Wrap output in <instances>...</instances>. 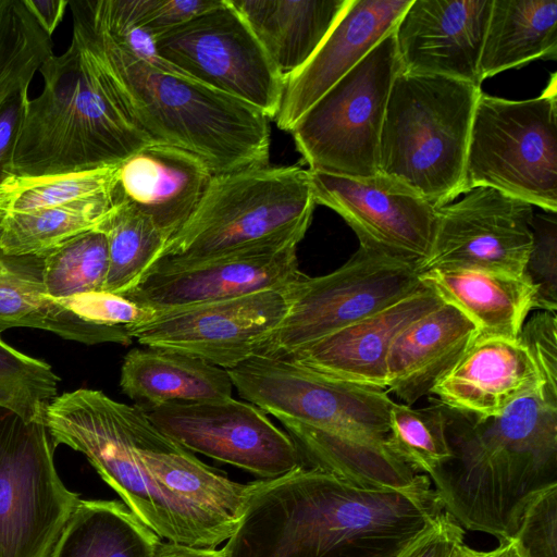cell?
<instances>
[{
  "label": "cell",
  "mask_w": 557,
  "mask_h": 557,
  "mask_svg": "<svg viewBox=\"0 0 557 557\" xmlns=\"http://www.w3.org/2000/svg\"><path fill=\"white\" fill-rule=\"evenodd\" d=\"M444 512L428 476L388 488L301 466L262 480L223 548L226 557H398Z\"/></svg>",
  "instance_id": "obj_1"
},
{
  "label": "cell",
  "mask_w": 557,
  "mask_h": 557,
  "mask_svg": "<svg viewBox=\"0 0 557 557\" xmlns=\"http://www.w3.org/2000/svg\"><path fill=\"white\" fill-rule=\"evenodd\" d=\"M450 456L426 476L463 529L508 540L530 502L557 485V389L545 385L497 417L446 408Z\"/></svg>",
  "instance_id": "obj_2"
},
{
  "label": "cell",
  "mask_w": 557,
  "mask_h": 557,
  "mask_svg": "<svg viewBox=\"0 0 557 557\" xmlns=\"http://www.w3.org/2000/svg\"><path fill=\"white\" fill-rule=\"evenodd\" d=\"M72 39L40 66V94L28 99L11 174L37 178L120 164L154 144L117 103L99 39L92 0L69 1Z\"/></svg>",
  "instance_id": "obj_3"
},
{
  "label": "cell",
  "mask_w": 557,
  "mask_h": 557,
  "mask_svg": "<svg viewBox=\"0 0 557 557\" xmlns=\"http://www.w3.org/2000/svg\"><path fill=\"white\" fill-rule=\"evenodd\" d=\"M94 10L108 74L127 119L153 143L185 149L213 175L268 165L270 119L259 109L211 88L158 55L137 57L109 33Z\"/></svg>",
  "instance_id": "obj_4"
},
{
  "label": "cell",
  "mask_w": 557,
  "mask_h": 557,
  "mask_svg": "<svg viewBox=\"0 0 557 557\" xmlns=\"http://www.w3.org/2000/svg\"><path fill=\"white\" fill-rule=\"evenodd\" d=\"M143 416L138 405L78 388L57 396L44 422L54 446L63 444L84 454L122 503L163 541L219 547L225 536L150 476L137 451Z\"/></svg>",
  "instance_id": "obj_5"
},
{
  "label": "cell",
  "mask_w": 557,
  "mask_h": 557,
  "mask_svg": "<svg viewBox=\"0 0 557 557\" xmlns=\"http://www.w3.org/2000/svg\"><path fill=\"white\" fill-rule=\"evenodd\" d=\"M481 87L401 71L388 96L379 172L397 178L434 207L462 194L472 117Z\"/></svg>",
  "instance_id": "obj_6"
},
{
  "label": "cell",
  "mask_w": 557,
  "mask_h": 557,
  "mask_svg": "<svg viewBox=\"0 0 557 557\" xmlns=\"http://www.w3.org/2000/svg\"><path fill=\"white\" fill-rule=\"evenodd\" d=\"M315 205L309 171L297 165L213 175L153 265L184 267L274 240L300 243Z\"/></svg>",
  "instance_id": "obj_7"
},
{
  "label": "cell",
  "mask_w": 557,
  "mask_h": 557,
  "mask_svg": "<svg viewBox=\"0 0 557 557\" xmlns=\"http://www.w3.org/2000/svg\"><path fill=\"white\" fill-rule=\"evenodd\" d=\"M479 186L556 213V74L532 99L509 100L481 91L471 123L462 194Z\"/></svg>",
  "instance_id": "obj_8"
},
{
  "label": "cell",
  "mask_w": 557,
  "mask_h": 557,
  "mask_svg": "<svg viewBox=\"0 0 557 557\" xmlns=\"http://www.w3.org/2000/svg\"><path fill=\"white\" fill-rule=\"evenodd\" d=\"M393 32L290 131L309 170L346 177L379 173L380 137L388 96L401 70Z\"/></svg>",
  "instance_id": "obj_9"
},
{
  "label": "cell",
  "mask_w": 557,
  "mask_h": 557,
  "mask_svg": "<svg viewBox=\"0 0 557 557\" xmlns=\"http://www.w3.org/2000/svg\"><path fill=\"white\" fill-rule=\"evenodd\" d=\"M45 422L0 408V557H51L81 498L60 479Z\"/></svg>",
  "instance_id": "obj_10"
},
{
  "label": "cell",
  "mask_w": 557,
  "mask_h": 557,
  "mask_svg": "<svg viewBox=\"0 0 557 557\" xmlns=\"http://www.w3.org/2000/svg\"><path fill=\"white\" fill-rule=\"evenodd\" d=\"M421 272L414 263L359 246L338 269L305 274L285 292L287 313L258 355L290 354L394 305L422 286Z\"/></svg>",
  "instance_id": "obj_11"
},
{
  "label": "cell",
  "mask_w": 557,
  "mask_h": 557,
  "mask_svg": "<svg viewBox=\"0 0 557 557\" xmlns=\"http://www.w3.org/2000/svg\"><path fill=\"white\" fill-rule=\"evenodd\" d=\"M227 371L242 398L284 426L388 436L395 401L386 389L331 379L281 356L255 355Z\"/></svg>",
  "instance_id": "obj_12"
},
{
  "label": "cell",
  "mask_w": 557,
  "mask_h": 557,
  "mask_svg": "<svg viewBox=\"0 0 557 557\" xmlns=\"http://www.w3.org/2000/svg\"><path fill=\"white\" fill-rule=\"evenodd\" d=\"M154 45L174 69L274 120L283 77L230 0L157 36Z\"/></svg>",
  "instance_id": "obj_13"
},
{
  "label": "cell",
  "mask_w": 557,
  "mask_h": 557,
  "mask_svg": "<svg viewBox=\"0 0 557 557\" xmlns=\"http://www.w3.org/2000/svg\"><path fill=\"white\" fill-rule=\"evenodd\" d=\"M140 407L156 429L187 450L259 480H273L306 466L292 436L248 401L228 397Z\"/></svg>",
  "instance_id": "obj_14"
},
{
  "label": "cell",
  "mask_w": 557,
  "mask_h": 557,
  "mask_svg": "<svg viewBox=\"0 0 557 557\" xmlns=\"http://www.w3.org/2000/svg\"><path fill=\"white\" fill-rule=\"evenodd\" d=\"M287 310L285 292L264 290L154 311L129 335L146 347L182 352L230 370L259 354Z\"/></svg>",
  "instance_id": "obj_15"
},
{
  "label": "cell",
  "mask_w": 557,
  "mask_h": 557,
  "mask_svg": "<svg viewBox=\"0 0 557 557\" xmlns=\"http://www.w3.org/2000/svg\"><path fill=\"white\" fill-rule=\"evenodd\" d=\"M317 205L338 213L359 246L414 263L430 257L437 208L401 181L377 173L346 177L309 170Z\"/></svg>",
  "instance_id": "obj_16"
},
{
  "label": "cell",
  "mask_w": 557,
  "mask_h": 557,
  "mask_svg": "<svg viewBox=\"0 0 557 557\" xmlns=\"http://www.w3.org/2000/svg\"><path fill=\"white\" fill-rule=\"evenodd\" d=\"M533 206L479 186L437 208L436 230L422 271L472 269L522 275L533 249Z\"/></svg>",
  "instance_id": "obj_17"
},
{
  "label": "cell",
  "mask_w": 557,
  "mask_h": 557,
  "mask_svg": "<svg viewBox=\"0 0 557 557\" xmlns=\"http://www.w3.org/2000/svg\"><path fill=\"white\" fill-rule=\"evenodd\" d=\"M298 242L274 240L184 267L152 265L121 295L152 311L215 302L264 292H287L304 275Z\"/></svg>",
  "instance_id": "obj_18"
},
{
  "label": "cell",
  "mask_w": 557,
  "mask_h": 557,
  "mask_svg": "<svg viewBox=\"0 0 557 557\" xmlns=\"http://www.w3.org/2000/svg\"><path fill=\"white\" fill-rule=\"evenodd\" d=\"M493 0H411L394 28L401 71L481 87L479 63Z\"/></svg>",
  "instance_id": "obj_19"
},
{
  "label": "cell",
  "mask_w": 557,
  "mask_h": 557,
  "mask_svg": "<svg viewBox=\"0 0 557 557\" xmlns=\"http://www.w3.org/2000/svg\"><path fill=\"white\" fill-rule=\"evenodd\" d=\"M411 0H349L304 66L283 82L274 121L290 132L302 115L391 34Z\"/></svg>",
  "instance_id": "obj_20"
},
{
  "label": "cell",
  "mask_w": 557,
  "mask_h": 557,
  "mask_svg": "<svg viewBox=\"0 0 557 557\" xmlns=\"http://www.w3.org/2000/svg\"><path fill=\"white\" fill-rule=\"evenodd\" d=\"M442 304L422 284L394 305L281 357L331 379L385 389L386 358L394 338Z\"/></svg>",
  "instance_id": "obj_21"
},
{
  "label": "cell",
  "mask_w": 557,
  "mask_h": 557,
  "mask_svg": "<svg viewBox=\"0 0 557 557\" xmlns=\"http://www.w3.org/2000/svg\"><path fill=\"white\" fill-rule=\"evenodd\" d=\"M543 385L539 366L519 337H476L430 394L449 410L487 419Z\"/></svg>",
  "instance_id": "obj_22"
},
{
  "label": "cell",
  "mask_w": 557,
  "mask_h": 557,
  "mask_svg": "<svg viewBox=\"0 0 557 557\" xmlns=\"http://www.w3.org/2000/svg\"><path fill=\"white\" fill-rule=\"evenodd\" d=\"M212 176L196 154L154 143L119 164L113 197L149 218L170 242L194 213Z\"/></svg>",
  "instance_id": "obj_23"
},
{
  "label": "cell",
  "mask_w": 557,
  "mask_h": 557,
  "mask_svg": "<svg viewBox=\"0 0 557 557\" xmlns=\"http://www.w3.org/2000/svg\"><path fill=\"white\" fill-rule=\"evenodd\" d=\"M137 451L161 488L206 519L226 540L235 532L262 483V480L239 483L221 474L162 434L145 412L139 423Z\"/></svg>",
  "instance_id": "obj_24"
},
{
  "label": "cell",
  "mask_w": 557,
  "mask_h": 557,
  "mask_svg": "<svg viewBox=\"0 0 557 557\" xmlns=\"http://www.w3.org/2000/svg\"><path fill=\"white\" fill-rule=\"evenodd\" d=\"M420 282L461 312L478 337L517 339L529 313L541 309L540 287L528 273L435 268L422 271Z\"/></svg>",
  "instance_id": "obj_25"
},
{
  "label": "cell",
  "mask_w": 557,
  "mask_h": 557,
  "mask_svg": "<svg viewBox=\"0 0 557 557\" xmlns=\"http://www.w3.org/2000/svg\"><path fill=\"white\" fill-rule=\"evenodd\" d=\"M476 337L475 327L461 312L440 305L394 338L386 358L385 389L405 405H413L431 393Z\"/></svg>",
  "instance_id": "obj_26"
},
{
  "label": "cell",
  "mask_w": 557,
  "mask_h": 557,
  "mask_svg": "<svg viewBox=\"0 0 557 557\" xmlns=\"http://www.w3.org/2000/svg\"><path fill=\"white\" fill-rule=\"evenodd\" d=\"M42 274L44 256H12L0 248V333L32 327L84 344L132 342L127 331L89 323L49 297Z\"/></svg>",
  "instance_id": "obj_27"
},
{
  "label": "cell",
  "mask_w": 557,
  "mask_h": 557,
  "mask_svg": "<svg viewBox=\"0 0 557 557\" xmlns=\"http://www.w3.org/2000/svg\"><path fill=\"white\" fill-rule=\"evenodd\" d=\"M283 81L312 57L349 0H230Z\"/></svg>",
  "instance_id": "obj_28"
},
{
  "label": "cell",
  "mask_w": 557,
  "mask_h": 557,
  "mask_svg": "<svg viewBox=\"0 0 557 557\" xmlns=\"http://www.w3.org/2000/svg\"><path fill=\"white\" fill-rule=\"evenodd\" d=\"M120 386L140 406L173 401H203L232 397L233 382L226 369L173 350L144 347L124 357Z\"/></svg>",
  "instance_id": "obj_29"
},
{
  "label": "cell",
  "mask_w": 557,
  "mask_h": 557,
  "mask_svg": "<svg viewBox=\"0 0 557 557\" xmlns=\"http://www.w3.org/2000/svg\"><path fill=\"white\" fill-rule=\"evenodd\" d=\"M285 429L308 467L359 484L388 488L411 487L426 478L413 471L393 451L387 437L302 425H287Z\"/></svg>",
  "instance_id": "obj_30"
},
{
  "label": "cell",
  "mask_w": 557,
  "mask_h": 557,
  "mask_svg": "<svg viewBox=\"0 0 557 557\" xmlns=\"http://www.w3.org/2000/svg\"><path fill=\"white\" fill-rule=\"evenodd\" d=\"M536 59H557V0H493L479 63L481 83Z\"/></svg>",
  "instance_id": "obj_31"
},
{
  "label": "cell",
  "mask_w": 557,
  "mask_h": 557,
  "mask_svg": "<svg viewBox=\"0 0 557 557\" xmlns=\"http://www.w3.org/2000/svg\"><path fill=\"white\" fill-rule=\"evenodd\" d=\"M162 542L124 503L81 499L51 557H157Z\"/></svg>",
  "instance_id": "obj_32"
},
{
  "label": "cell",
  "mask_w": 557,
  "mask_h": 557,
  "mask_svg": "<svg viewBox=\"0 0 557 557\" xmlns=\"http://www.w3.org/2000/svg\"><path fill=\"white\" fill-rule=\"evenodd\" d=\"M114 206L113 193L0 220V248L12 256H45L70 239L95 230Z\"/></svg>",
  "instance_id": "obj_33"
},
{
  "label": "cell",
  "mask_w": 557,
  "mask_h": 557,
  "mask_svg": "<svg viewBox=\"0 0 557 557\" xmlns=\"http://www.w3.org/2000/svg\"><path fill=\"white\" fill-rule=\"evenodd\" d=\"M52 53L51 37L25 1L0 0V111L29 91L36 72ZM16 190L0 188V220Z\"/></svg>",
  "instance_id": "obj_34"
},
{
  "label": "cell",
  "mask_w": 557,
  "mask_h": 557,
  "mask_svg": "<svg viewBox=\"0 0 557 557\" xmlns=\"http://www.w3.org/2000/svg\"><path fill=\"white\" fill-rule=\"evenodd\" d=\"M108 244L109 265L103 292L123 295L133 289L160 259L168 237L132 206H114L96 227Z\"/></svg>",
  "instance_id": "obj_35"
},
{
  "label": "cell",
  "mask_w": 557,
  "mask_h": 557,
  "mask_svg": "<svg viewBox=\"0 0 557 557\" xmlns=\"http://www.w3.org/2000/svg\"><path fill=\"white\" fill-rule=\"evenodd\" d=\"M108 265L104 234L97 228L83 233L44 256L46 294L64 305L101 293Z\"/></svg>",
  "instance_id": "obj_36"
},
{
  "label": "cell",
  "mask_w": 557,
  "mask_h": 557,
  "mask_svg": "<svg viewBox=\"0 0 557 557\" xmlns=\"http://www.w3.org/2000/svg\"><path fill=\"white\" fill-rule=\"evenodd\" d=\"M444 406L414 409L394 403L389 411L387 442L413 471L428 475L449 456Z\"/></svg>",
  "instance_id": "obj_37"
},
{
  "label": "cell",
  "mask_w": 557,
  "mask_h": 557,
  "mask_svg": "<svg viewBox=\"0 0 557 557\" xmlns=\"http://www.w3.org/2000/svg\"><path fill=\"white\" fill-rule=\"evenodd\" d=\"M60 377L45 361L29 357L0 337V408L26 421L44 422L58 396Z\"/></svg>",
  "instance_id": "obj_38"
},
{
  "label": "cell",
  "mask_w": 557,
  "mask_h": 557,
  "mask_svg": "<svg viewBox=\"0 0 557 557\" xmlns=\"http://www.w3.org/2000/svg\"><path fill=\"white\" fill-rule=\"evenodd\" d=\"M117 166L119 164L37 178H20V187L9 203L8 212L57 207L113 193Z\"/></svg>",
  "instance_id": "obj_39"
},
{
  "label": "cell",
  "mask_w": 557,
  "mask_h": 557,
  "mask_svg": "<svg viewBox=\"0 0 557 557\" xmlns=\"http://www.w3.org/2000/svg\"><path fill=\"white\" fill-rule=\"evenodd\" d=\"M221 0H100L113 24L133 26L157 37L194 16L214 8Z\"/></svg>",
  "instance_id": "obj_40"
},
{
  "label": "cell",
  "mask_w": 557,
  "mask_h": 557,
  "mask_svg": "<svg viewBox=\"0 0 557 557\" xmlns=\"http://www.w3.org/2000/svg\"><path fill=\"white\" fill-rule=\"evenodd\" d=\"M510 540L521 557H557V485L530 502Z\"/></svg>",
  "instance_id": "obj_41"
},
{
  "label": "cell",
  "mask_w": 557,
  "mask_h": 557,
  "mask_svg": "<svg viewBox=\"0 0 557 557\" xmlns=\"http://www.w3.org/2000/svg\"><path fill=\"white\" fill-rule=\"evenodd\" d=\"M532 231L533 249L527 273L540 287L541 309L556 312V213L534 214Z\"/></svg>",
  "instance_id": "obj_42"
},
{
  "label": "cell",
  "mask_w": 557,
  "mask_h": 557,
  "mask_svg": "<svg viewBox=\"0 0 557 557\" xmlns=\"http://www.w3.org/2000/svg\"><path fill=\"white\" fill-rule=\"evenodd\" d=\"M519 339L533 355L547 387L557 389V315L554 311L534 314L527 321Z\"/></svg>",
  "instance_id": "obj_43"
},
{
  "label": "cell",
  "mask_w": 557,
  "mask_h": 557,
  "mask_svg": "<svg viewBox=\"0 0 557 557\" xmlns=\"http://www.w3.org/2000/svg\"><path fill=\"white\" fill-rule=\"evenodd\" d=\"M463 528L446 511L398 557H462Z\"/></svg>",
  "instance_id": "obj_44"
},
{
  "label": "cell",
  "mask_w": 557,
  "mask_h": 557,
  "mask_svg": "<svg viewBox=\"0 0 557 557\" xmlns=\"http://www.w3.org/2000/svg\"><path fill=\"white\" fill-rule=\"evenodd\" d=\"M28 99V92H24L0 111V188L3 189H17L20 186L18 177L11 174V158L15 136Z\"/></svg>",
  "instance_id": "obj_45"
},
{
  "label": "cell",
  "mask_w": 557,
  "mask_h": 557,
  "mask_svg": "<svg viewBox=\"0 0 557 557\" xmlns=\"http://www.w3.org/2000/svg\"><path fill=\"white\" fill-rule=\"evenodd\" d=\"M42 29L51 37L69 5L65 0H25Z\"/></svg>",
  "instance_id": "obj_46"
},
{
  "label": "cell",
  "mask_w": 557,
  "mask_h": 557,
  "mask_svg": "<svg viewBox=\"0 0 557 557\" xmlns=\"http://www.w3.org/2000/svg\"><path fill=\"white\" fill-rule=\"evenodd\" d=\"M157 557H226V555L223 547H193L163 541Z\"/></svg>",
  "instance_id": "obj_47"
},
{
  "label": "cell",
  "mask_w": 557,
  "mask_h": 557,
  "mask_svg": "<svg viewBox=\"0 0 557 557\" xmlns=\"http://www.w3.org/2000/svg\"><path fill=\"white\" fill-rule=\"evenodd\" d=\"M488 557H521L513 544V542L508 540H499L498 546L488 552Z\"/></svg>",
  "instance_id": "obj_48"
},
{
  "label": "cell",
  "mask_w": 557,
  "mask_h": 557,
  "mask_svg": "<svg viewBox=\"0 0 557 557\" xmlns=\"http://www.w3.org/2000/svg\"><path fill=\"white\" fill-rule=\"evenodd\" d=\"M462 557H488V552H479L466 546Z\"/></svg>",
  "instance_id": "obj_49"
}]
</instances>
